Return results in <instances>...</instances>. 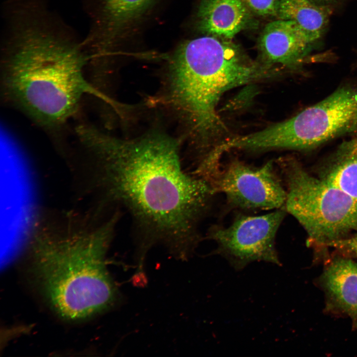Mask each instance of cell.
<instances>
[{
  "label": "cell",
  "instance_id": "cell-13",
  "mask_svg": "<svg viewBox=\"0 0 357 357\" xmlns=\"http://www.w3.org/2000/svg\"><path fill=\"white\" fill-rule=\"evenodd\" d=\"M321 178L357 199V136L339 145L329 158Z\"/></svg>",
  "mask_w": 357,
  "mask_h": 357
},
{
  "label": "cell",
  "instance_id": "cell-5",
  "mask_svg": "<svg viewBox=\"0 0 357 357\" xmlns=\"http://www.w3.org/2000/svg\"><path fill=\"white\" fill-rule=\"evenodd\" d=\"M357 133V86L347 84L293 117L243 135L247 151L303 150L343 135Z\"/></svg>",
  "mask_w": 357,
  "mask_h": 357
},
{
  "label": "cell",
  "instance_id": "cell-1",
  "mask_svg": "<svg viewBox=\"0 0 357 357\" xmlns=\"http://www.w3.org/2000/svg\"><path fill=\"white\" fill-rule=\"evenodd\" d=\"M83 143L101 163L109 195L142 233L138 256L161 243L176 258H188L201 240L199 223L216 193L183 170L176 142L155 134L123 140L92 126Z\"/></svg>",
  "mask_w": 357,
  "mask_h": 357
},
{
  "label": "cell",
  "instance_id": "cell-8",
  "mask_svg": "<svg viewBox=\"0 0 357 357\" xmlns=\"http://www.w3.org/2000/svg\"><path fill=\"white\" fill-rule=\"evenodd\" d=\"M208 184L215 193L225 194L234 208L258 211L284 209L287 191L270 161L253 166L234 160L221 165Z\"/></svg>",
  "mask_w": 357,
  "mask_h": 357
},
{
  "label": "cell",
  "instance_id": "cell-12",
  "mask_svg": "<svg viewBox=\"0 0 357 357\" xmlns=\"http://www.w3.org/2000/svg\"><path fill=\"white\" fill-rule=\"evenodd\" d=\"M325 289L335 303L346 313L357 319V265L339 258L327 267L323 276Z\"/></svg>",
  "mask_w": 357,
  "mask_h": 357
},
{
  "label": "cell",
  "instance_id": "cell-6",
  "mask_svg": "<svg viewBox=\"0 0 357 357\" xmlns=\"http://www.w3.org/2000/svg\"><path fill=\"white\" fill-rule=\"evenodd\" d=\"M279 165L287 185L285 210L311 239L328 245L357 230V199L309 175L293 159H282Z\"/></svg>",
  "mask_w": 357,
  "mask_h": 357
},
{
  "label": "cell",
  "instance_id": "cell-16",
  "mask_svg": "<svg viewBox=\"0 0 357 357\" xmlns=\"http://www.w3.org/2000/svg\"><path fill=\"white\" fill-rule=\"evenodd\" d=\"M328 245L334 246L342 249L357 253V234L350 238H343L330 243Z\"/></svg>",
  "mask_w": 357,
  "mask_h": 357
},
{
  "label": "cell",
  "instance_id": "cell-3",
  "mask_svg": "<svg viewBox=\"0 0 357 357\" xmlns=\"http://www.w3.org/2000/svg\"><path fill=\"white\" fill-rule=\"evenodd\" d=\"M279 72L252 61L223 39L208 35L185 42L175 52L171 97L200 138L199 148L206 149L226 131L217 112L223 94L237 86L274 77Z\"/></svg>",
  "mask_w": 357,
  "mask_h": 357
},
{
  "label": "cell",
  "instance_id": "cell-14",
  "mask_svg": "<svg viewBox=\"0 0 357 357\" xmlns=\"http://www.w3.org/2000/svg\"><path fill=\"white\" fill-rule=\"evenodd\" d=\"M331 8L319 5L311 0H279L277 16L291 20L319 40L328 24Z\"/></svg>",
  "mask_w": 357,
  "mask_h": 357
},
{
  "label": "cell",
  "instance_id": "cell-9",
  "mask_svg": "<svg viewBox=\"0 0 357 357\" xmlns=\"http://www.w3.org/2000/svg\"><path fill=\"white\" fill-rule=\"evenodd\" d=\"M318 41L293 21H272L266 25L259 40L262 63L298 69L309 60Z\"/></svg>",
  "mask_w": 357,
  "mask_h": 357
},
{
  "label": "cell",
  "instance_id": "cell-4",
  "mask_svg": "<svg viewBox=\"0 0 357 357\" xmlns=\"http://www.w3.org/2000/svg\"><path fill=\"white\" fill-rule=\"evenodd\" d=\"M118 215L92 232L42 238L36 243L35 269L41 287L63 318L83 319L107 309L118 300L105 261Z\"/></svg>",
  "mask_w": 357,
  "mask_h": 357
},
{
  "label": "cell",
  "instance_id": "cell-15",
  "mask_svg": "<svg viewBox=\"0 0 357 357\" xmlns=\"http://www.w3.org/2000/svg\"><path fill=\"white\" fill-rule=\"evenodd\" d=\"M249 10L261 16H276L279 0H241Z\"/></svg>",
  "mask_w": 357,
  "mask_h": 357
},
{
  "label": "cell",
  "instance_id": "cell-10",
  "mask_svg": "<svg viewBox=\"0 0 357 357\" xmlns=\"http://www.w3.org/2000/svg\"><path fill=\"white\" fill-rule=\"evenodd\" d=\"M94 27L88 38L94 46L105 49L116 34L138 18L153 0H89Z\"/></svg>",
  "mask_w": 357,
  "mask_h": 357
},
{
  "label": "cell",
  "instance_id": "cell-11",
  "mask_svg": "<svg viewBox=\"0 0 357 357\" xmlns=\"http://www.w3.org/2000/svg\"><path fill=\"white\" fill-rule=\"evenodd\" d=\"M249 11L241 0H202L198 26L209 36L231 39L246 26Z\"/></svg>",
  "mask_w": 357,
  "mask_h": 357
},
{
  "label": "cell",
  "instance_id": "cell-2",
  "mask_svg": "<svg viewBox=\"0 0 357 357\" xmlns=\"http://www.w3.org/2000/svg\"><path fill=\"white\" fill-rule=\"evenodd\" d=\"M33 8L23 6L13 15L2 63L3 91L37 123L59 127L75 114L85 94L106 97L84 75L89 55Z\"/></svg>",
  "mask_w": 357,
  "mask_h": 357
},
{
  "label": "cell",
  "instance_id": "cell-17",
  "mask_svg": "<svg viewBox=\"0 0 357 357\" xmlns=\"http://www.w3.org/2000/svg\"><path fill=\"white\" fill-rule=\"evenodd\" d=\"M315 3L322 6L331 8V6L337 4L342 0H311Z\"/></svg>",
  "mask_w": 357,
  "mask_h": 357
},
{
  "label": "cell",
  "instance_id": "cell-7",
  "mask_svg": "<svg viewBox=\"0 0 357 357\" xmlns=\"http://www.w3.org/2000/svg\"><path fill=\"white\" fill-rule=\"evenodd\" d=\"M286 212L279 209L258 216L240 214L228 226H211L208 238L217 245L214 253L237 270L256 261L281 265L275 239Z\"/></svg>",
  "mask_w": 357,
  "mask_h": 357
}]
</instances>
